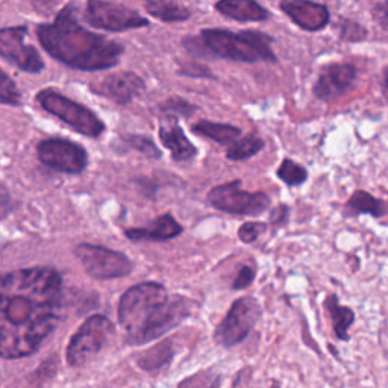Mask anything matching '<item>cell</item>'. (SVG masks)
I'll return each instance as SVG.
<instances>
[{"mask_svg":"<svg viewBox=\"0 0 388 388\" xmlns=\"http://www.w3.org/2000/svg\"><path fill=\"white\" fill-rule=\"evenodd\" d=\"M0 353L5 360L35 353L62 319V278L52 267L8 272L0 288Z\"/></svg>","mask_w":388,"mask_h":388,"instance_id":"obj_1","label":"cell"},{"mask_svg":"<svg viewBox=\"0 0 388 388\" xmlns=\"http://www.w3.org/2000/svg\"><path fill=\"white\" fill-rule=\"evenodd\" d=\"M41 47L73 70L102 72L118 64L125 47L117 41L85 29L76 16V5L64 6L52 23L37 26Z\"/></svg>","mask_w":388,"mask_h":388,"instance_id":"obj_2","label":"cell"},{"mask_svg":"<svg viewBox=\"0 0 388 388\" xmlns=\"http://www.w3.org/2000/svg\"><path fill=\"white\" fill-rule=\"evenodd\" d=\"M193 302L170 296L164 285L144 283L129 288L118 302V321L125 340L142 346L175 329L191 314Z\"/></svg>","mask_w":388,"mask_h":388,"instance_id":"obj_3","label":"cell"},{"mask_svg":"<svg viewBox=\"0 0 388 388\" xmlns=\"http://www.w3.org/2000/svg\"><path fill=\"white\" fill-rule=\"evenodd\" d=\"M205 52L235 62H276L273 38L261 30L234 32L229 29H202L199 37Z\"/></svg>","mask_w":388,"mask_h":388,"instance_id":"obj_4","label":"cell"},{"mask_svg":"<svg viewBox=\"0 0 388 388\" xmlns=\"http://www.w3.org/2000/svg\"><path fill=\"white\" fill-rule=\"evenodd\" d=\"M35 101L50 115L59 118L62 123L70 126L74 132L90 138H99L105 132V123L90 108L72 101L62 93L46 89L41 90Z\"/></svg>","mask_w":388,"mask_h":388,"instance_id":"obj_5","label":"cell"},{"mask_svg":"<svg viewBox=\"0 0 388 388\" xmlns=\"http://www.w3.org/2000/svg\"><path fill=\"white\" fill-rule=\"evenodd\" d=\"M115 333L114 323L101 314H94L82 323L67 346V363L82 367L99 353Z\"/></svg>","mask_w":388,"mask_h":388,"instance_id":"obj_6","label":"cell"},{"mask_svg":"<svg viewBox=\"0 0 388 388\" xmlns=\"http://www.w3.org/2000/svg\"><path fill=\"white\" fill-rule=\"evenodd\" d=\"M260 317L261 307L255 297L236 299L223 321L215 328L214 341L223 348L236 346L249 336Z\"/></svg>","mask_w":388,"mask_h":388,"instance_id":"obj_7","label":"cell"},{"mask_svg":"<svg viewBox=\"0 0 388 388\" xmlns=\"http://www.w3.org/2000/svg\"><path fill=\"white\" fill-rule=\"evenodd\" d=\"M74 255L85 272L99 281L127 276L134 268L131 260L125 253L103 246L82 243L74 247Z\"/></svg>","mask_w":388,"mask_h":388,"instance_id":"obj_8","label":"cell"},{"mask_svg":"<svg viewBox=\"0 0 388 388\" xmlns=\"http://www.w3.org/2000/svg\"><path fill=\"white\" fill-rule=\"evenodd\" d=\"M240 187V181L214 187L208 193V202L215 210L236 215H261L270 207V199L266 193H249Z\"/></svg>","mask_w":388,"mask_h":388,"instance_id":"obj_9","label":"cell"},{"mask_svg":"<svg viewBox=\"0 0 388 388\" xmlns=\"http://www.w3.org/2000/svg\"><path fill=\"white\" fill-rule=\"evenodd\" d=\"M84 17L91 26L110 32H125L149 26V20L135 9L111 0H89Z\"/></svg>","mask_w":388,"mask_h":388,"instance_id":"obj_10","label":"cell"},{"mask_svg":"<svg viewBox=\"0 0 388 388\" xmlns=\"http://www.w3.org/2000/svg\"><path fill=\"white\" fill-rule=\"evenodd\" d=\"M42 164L67 175H79L89 166V154L81 144L66 138H47L37 146Z\"/></svg>","mask_w":388,"mask_h":388,"instance_id":"obj_11","label":"cell"},{"mask_svg":"<svg viewBox=\"0 0 388 388\" xmlns=\"http://www.w3.org/2000/svg\"><path fill=\"white\" fill-rule=\"evenodd\" d=\"M28 26H8L0 30V55L9 64L28 73H40L45 70L40 52L32 46L26 45Z\"/></svg>","mask_w":388,"mask_h":388,"instance_id":"obj_12","label":"cell"},{"mask_svg":"<svg viewBox=\"0 0 388 388\" xmlns=\"http://www.w3.org/2000/svg\"><path fill=\"white\" fill-rule=\"evenodd\" d=\"M146 89L144 81L132 72L111 73L102 81L91 85V91L105 99H110L117 105L131 103L135 97L142 94Z\"/></svg>","mask_w":388,"mask_h":388,"instance_id":"obj_13","label":"cell"},{"mask_svg":"<svg viewBox=\"0 0 388 388\" xmlns=\"http://www.w3.org/2000/svg\"><path fill=\"white\" fill-rule=\"evenodd\" d=\"M355 78L357 70L352 64H331L321 72L312 91L320 101H336L352 89Z\"/></svg>","mask_w":388,"mask_h":388,"instance_id":"obj_14","label":"cell"},{"mask_svg":"<svg viewBox=\"0 0 388 388\" xmlns=\"http://www.w3.org/2000/svg\"><path fill=\"white\" fill-rule=\"evenodd\" d=\"M279 8L295 25L308 32L326 28L331 18L328 8L312 0H283Z\"/></svg>","mask_w":388,"mask_h":388,"instance_id":"obj_15","label":"cell"},{"mask_svg":"<svg viewBox=\"0 0 388 388\" xmlns=\"http://www.w3.org/2000/svg\"><path fill=\"white\" fill-rule=\"evenodd\" d=\"M158 134L161 143L170 150L171 156L178 163H186V161H190L198 155V149L187 138L184 129L179 126L176 115L166 114L159 125Z\"/></svg>","mask_w":388,"mask_h":388,"instance_id":"obj_16","label":"cell"},{"mask_svg":"<svg viewBox=\"0 0 388 388\" xmlns=\"http://www.w3.org/2000/svg\"><path fill=\"white\" fill-rule=\"evenodd\" d=\"M182 234V226L171 214H164L146 228L126 229L125 235L132 241H167Z\"/></svg>","mask_w":388,"mask_h":388,"instance_id":"obj_17","label":"cell"},{"mask_svg":"<svg viewBox=\"0 0 388 388\" xmlns=\"http://www.w3.org/2000/svg\"><path fill=\"white\" fill-rule=\"evenodd\" d=\"M214 8L223 17L240 21V23L264 21L270 17V11L258 4L256 0H219Z\"/></svg>","mask_w":388,"mask_h":388,"instance_id":"obj_18","label":"cell"},{"mask_svg":"<svg viewBox=\"0 0 388 388\" xmlns=\"http://www.w3.org/2000/svg\"><path fill=\"white\" fill-rule=\"evenodd\" d=\"M387 210L388 205L384 200L375 198L373 194L364 190H357L348 200L346 207H344V215L346 217H358V215L367 214L378 219L382 217Z\"/></svg>","mask_w":388,"mask_h":388,"instance_id":"obj_19","label":"cell"},{"mask_svg":"<svg viewBox=\"0 0 388 388\" xmlns=\"http://www.w3.org/2000/svg\"><path fill=\"white\" fill-rule=\"evenodd\" d=\"M144 8L149 16L158 18L163 23H179L191 17L190 9L178 4L176 0H144Z\"/></svg>","mask_w":388,"mask_h":388,"instance_id":"obj_20","label":"cell"},{"mask_svg":"<svg viewBox=\"0 0 388 388\" xmlns=\"http://www.w3.org/2000/svg\"><path fill=\"white\" fill-rule=\"evenodd\" d=\"M191 131L200 137L210 138L222 146H231L241 135V129L228 123H214L210 120H200L191 126Z\"/></svg>","mask_w":388,"mask_h":388,"instance_id":"obj_21","label":"cell"},{"mask_svg":"<svg viewBox=\"0 0 388 388\" xmlns=\"http://www.w3.org/2000/svg\"><path fill=\"white\" fill-rule=\"evenodd\" d=\"M325 308L332 320V328L338 340H349V328L355 321V312L349 307L340 305L338 297L336 295H329L325 300Z\"/></svg>","mask_w":388,"mask_h":388,"instance_id":"obj_22","label":"cell"},{"mask_svg":"<svg viewBox=\"0 0 388 388\" xmlns=\"http://www.w3.org/2000/svg\"><path fill=\"white\" fill-rule=\"evenodd\" d=\"M264 139L256 137L253 134L246 135L240 139H236L234 144H231L226 150V158L231 161H246L256 154H260L264 149Z\"/></svg>","mask_w":388,"mask_h":388,"instance_id":"obj_23","label":"cell"},{"mask_svg":"<svg viewBox=\"0 0 388 388\" xmlns=\"http://www.w3.org/2000/svg\"><path fill=\"white\" fill-rule=\"evenodd\" d=\"M171 355H173V352H171V344L169 346V343H161L158 348L143 353L142 358L138 360V365L147 372H152L155 369L163 367L166 363H169L171 360Z\"/></svg>","mask_w":388,"mask_h":388,"instance_id":"obj_24","label":"cell"},{"mask_svg":"<svg viewBox=\"0 0 388 388\" xmlns=\"http://www.w3.org/2000/svg\"><path fill=\"white\" fill-rule=\"evenodd\" d=\"M278 178L284 181L288 187H299L308 179V171L293 159H284L281 167L278 169Z\"/></svg>","mask_w":388,"mask_h":388,"instance_id":"obj_25","label":"cell"},{"mask_svg":"<svg viewBox=\"0 0 388 388\" xmlns=\"http://www.w3.org/2000/svg\"><path fill=\"white\" fill-rule=\"evenodd\" d=\"M159 110L163 111L164 114L169 115H182V117H190L194 113H196L198 106L190 103L188 101L182 99V97H169L166 102H163L159 105Z\"/></svg>","mask_w":388,"mask_h":388,"instance_id":"obj_26","label":"cell"},{"mask_svg":"<svg viewBox=\"0 0 388 388\" xmlns=\"http://www.w3.org/2000/svg\"><path fill=\"white\" fill-rule=\"evenodd\" d=\"M0 102L9 106H20L21 105V93L17 89L16 82L8 76V73L0 72Z\"/></svg>","mask_w":388,"mask_h":388,"instance_id":"obj_27","label":"cell"},{"mask_svg":"<svg viewBox=\"0 0 388 388\" xmlns=\"http://www.w3.org/2000/svg\"><path fill=\"white\" fill-rule=\"evenodd\" d=\"M123 139L132 149L138 150L139 154L146 155L147 158H152V159L161 158L159 149L156 147V144L152 142V139L147 138V137H143V135H127Z\"/></svg>","mask_w":388,"mask_h":388,"instance_id":"obj_28","label":"cell"},{"mask_svg":"<svg viewBox=\"0 0 388 388\" xmlns=\"http://www.w3.org/2000/svg\"><path fill=\"white\" fill-rule=\"evenodd\" d=\"M219 387H220V376L214 372H200L179 384V388H219Z\"/></svg>","mask_w":388,"mask_h":388,"instance_id":"obj_29","label":"cell"},{"mask_svg":"<svg viewBox=\"0 0 388 388\" xmlns=\"http://www.w3.org/2000/svg\"><path fill=\"white\" fill-rule=\"evenodd\" d=\"M266 229H267L266 223L249 222V223H244L239 229V236L243 243H253Z\"/></svg>","mask_w":388,"mask_h":388,"instance_id":"obj_30","label":"cell"},{"mask_svg":"<svg viewBox=\"0 0 388 388\" xmlns=\"http://www.w3.org/2000/svg\"><path fill=\"white\" fill-rule=\"evenodd\" d=\"M212 72L202 66L199 62H182L179 66V74H184V76H190V78H210L214 79V74H211Z\"/></svg>","mask_w":388,"mask_h":388,"instance_id":"obj_31","label":"cell"},{"mask_svg":"<svg viewBox=\"0 0 388 388\" xmlns=\"http://www.w3.org/2000/svg\"><path fill=\"white\" fill-rule=\"evenodd\" d=\"M255 279V272L253 268L249 267V266H244L240 268V272L236 273L235 279H234V285L232 288L234 290H243V288H247Z\"/></svg>","mask_w":388,"mask_h":388,"instance_id":"obj_32","label":"cell"},{"mask_svg":"<svg viewBox=\"0 0 388 388\" xmlns=\"http://www.w3.org/2000/svg\"><path fill=\"white\" fill-rule=\"evenodd\" d=\"M341 38L343 40H348V41H357V40H363L365 37V30L357 25V23H350V21H348V23L341 25Z\"/></svg>","mask_w":388,"mask_h":388,"instance_id":"obj_33","label":"cell"},{"mask_svg":"<svg viewBox=\"0 0 388 388\" xmlns=\"http://www.w3.org/2000/svg\"><path fill=\"white\" fill-rule=\"evenodd\" d=\"M373 17L378 21L380 26L388 30V0L384 4L376 5L373 9Z\"/></svg>","mask_w":388,"mask_h":388,"instance_id":"obj_34","label":"cell"},{"mask_svg":"<svg viewBox=\"0 0 388 388\" xmlns=\"http://www.w3.org/2000/svg\"><path fill=\"white\" fill-rule=\"evenodd\" d=\"M287 217H288V208L285 207V205H281V207L276 208V210L272 212L270 220H272V223L279 224V223H284V222L287 220Z\"/></svg>","mask_w":388,"mask_h":388,"instance_id":"obj_35","label":"cell"},{"mask_svg":"<svg viewBox=\"0 0 388 388\" xmlns=\"http://www.w3.org/2000/svg\"><path fill=\"white\" fill-rule=\"evenodd\" d=\"M384 93L388 99V69L385 70V74H384Z\"/></svg>","mask_w":388,"mask_h":388,"instance_id":"obj_36","label":"cell"}]
</instances>
